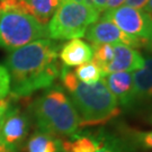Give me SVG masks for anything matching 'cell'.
<instances>
[{"instance_id":"19","label":"cell","mask_w":152,"mask_h":152,"mask_svg":"<svg viewBox=\"0 0 152 152\" xmlns=\"http://www.w3.org/2000/svg\"><path fill=\"white\" fill-rule=\"evenodd\" d=\"M114 58V45L112 44H100L92 46V62L100 68L103 71L104 77L106 69Z\"/></svg>"},{"instance_id":"2","label":"cell","mask_w":152,"mask_h":152,"mask_svg":"<svg viewBox=\"0 0 152 152\" xmlns=\"http://www.w3.org/2000/svg\"><path fill=\"white\" fill-rule=\"evenodd\" d=\"M60 77L80 116V127L104 125L121 114L118 102L109 91L104 78L96 83L87 85L79 81L68 66L61 69Z\"/></svg>"},{"instance_id":"4","label":"cell","mask_w":152,"mask_h":152,"mask_svg":"<svg viewBox=\"0 0 152 152\" xmlns=\"http://www.w3.org/2000/svg\"><path fill=\"white\" fill-rule=\"evenodd\" d=\"M100 12L92 4L75 0L61 1L48 25V34L52 39H75L85 36L88 28L99 19Z\"/></svg>"},{"instance_id":"10","label":"cell","mask_w":152,"mask_h":152,"mask_svg":"<svg viewBox=\"0 0 152 152\" xmlns=\"http://www.w3.org/2000/svg\"><path fill=\"white\" fill-rule=\"evenodd\" d=\"M106 86L114 95L118 105L125 108L132 107L133 98V78L132 72H114L105 78Z\"/></svg>"},{"instance_id":"27","label":"cell","mask_w":152,"mask_h":152,"mask_svg":"<svg viewBox=\"0 0 152 152\" xmlns=\"http://www.w3.org/2000/svg\"><path fill=\"white\" fill-rule=\"evenodd\" d=\"M0 152H8V151H7V150H6L5 148L2 147L1 144H0Z\"/></svg>"},{"instance_id":"17","label":"cell","mask_w":152,"mask_h":152,"mask_svg":"<svg viewBox=\"0 0 152 152\" xmlns=\"http://www.w3.org/2000/svg\"><path fill=\"white\" fill-rule=\"evenodd\" d=\"M75 75L79 81L87 83V85L96 83L104 78L103 71L92 61L78 65L75 70Z\"/></svg>"},{"instance_id":"25","label":"cell","mask_w":152,"mask_h":152,"mask_svg":"<svg viewBox=\"0 0 152 152\" xmlns=\"http://www.w3.org/2000/svg\"><path fill=\"white\" fill-rule=\"evenodd\" d=\"M94 6H95V8L97 9L99 12H102V11L105 10V6H106V1L107 0H91Z\"/></svg>"},{"instance_id":"14","label":"cell","mask_w":152,"mask_h":152,"mask_svg":"<svg viewBox=\"0 0 152 152\" xmlns=\"http://www.w3.org/2000/svg\"><path fill=\"white\" fill-rule=\"evenodd\" d=\"M27 5L28 15L35 18L39 24L44 26L49 25L61 0H25Z\"/></svg>"},{"instance_id":"13","label":"cell","mask_w":152,"mask_h":152,"mask_svg":"<svg viewBox=\"0 0 152 152\" xmlns=\"http://www.w3.org/2000/svg\"><path fill=\"white\" fill-rule=\"evenodd\" d=\"M100 144L99 132L77 133L68 140L61 141V152H96Z\"/></svg>"},{"instance_id":"6","label":"cell","mask_w":152,"mask_h":152,"mask_svg":"<svg viewBox=\"0 0 152 152\" xmlns=\"http://www.w3.org/2000/svg\"><path fill=\"white\" fill-rule=\"evenodd\" d=\"M114 23L122 32L132 37L139 48L150 49L152 42V16L143 9L123 5L105 11L104 16Z\"/></svg>"},{"instance_id":"7","label":"cell","mask_w":152,"mask_h":152,"mask_svg":"<svg viewBox=\"0 0 152 152\" xmlns=\"http://www.w3.org/2000/svg\"><path fill=\"white\" fill-rule=\"evenodd\" d=\"M29 125V115L12 103L0 127V144L8 152H18L27 139Z\"/></svg>"},{"instance_id":"3","label":"cell","mask_w":152,"mask_h":152,"mask_svg":"<svg viewBox=\"0 0 152 152\" xmlns=\"http://www.w3.org/2000/svg\"><path fill=\"white\" fill-rule=\"evenodd\" d=\"M38 131L55 137H71L78 133L80 116L60 86L50 87L31 105Z\"/></svg>"},{"instance_id":"11","label":"cell","mask_w":152,"mask_h":152,"mask_svg":"<svg viewBox=\"0 0 152 152\" xmlns=\"http://www.w3.org/2000/svg\"><path fill=\"white\" fill-rule=\"evenodd\" d=\"M133 98L132 107L152 99V56L144 59L143 68L132 72ZM131 107V108H132Z\"/></svg>"},{"instance_id":"28","label":"cell","mask_w":152,"mask_h":152,"mask_svg":"<svg viewBox=\"0 0 152 152\" xmlns=\"http://www.w3.org/2000/svg\"><path fill=\"white\" fill-rule=\"evenodd\" d=\"M149 122H150V124L152 125V114L149 116Z\"/></svg>"},{"instance_id":"30","label":"cell","mask_w":152,"mask_h":152,"mask_svg":"<svg viewBox=\"0 0 152 152\" xmlns=\"http://www.w3.org/2000/svg\"><path fill=\"white\" fill-rule=\"evenodd\" d=\"M61 1H64V0H61Z\"/></svg>"},{"instance_id":"21","label":"cell","mask_w":152,"mask_h":152,"mask_svg":"<svg viewBox=\"0 0 152 152\" xmlns=\"http://www.w3.org/2000/svg\"><path fill=\"white\" fill-rule=\"evenodd\" d=\"M10 92V77L5 65H0V99L5 98Z\"/></svg>"},{"instance_id":"1","label":"cell","mask_w":152,"mask_h":152,"mask_svg":"<svg viewBox=\"0 0 152 152\" xmlns=\"http://www.w3.org/2000/svg\"><path fill=\"white\" fill-rule=\"evenodd\" d=\"M59 50L60 45L54 41L43 38L11 51L5 61L10 77L11 97L26 98L52 87L61 72Z\"/></svg>"},{"instance_id":"20","label":"cell","mask_w":152,"mask_h":152,"mask_svg":"<svg viewBox=\"0 0 152 152\" xmlns=\"http://www.w3.org/2000/svg\"><path fill=\"white\" fill-rule=\"evenodd\" d=\"M9 11L28 15L27 5L25 0H0V12L4 14Z\"/></svg>"},{"instance_id":"26","label":"cell","mask_w":152,"mask_h":152,"mask_svg":"<svg viewBox=\"0 0 152 152\" xmlns=\"http://www.w3.org/2000/svg\"><path fill=\"white\" fill-rule=\"evenodd\" d=\"M143 10L147 11L150 16H152V0H149V1H148L147 6L144 7V9H143Z\"/></svg>"},{"instance_id":"18","label":"cell","mask_w":152,"mask_h":152,"mask_svg":"<svg viewBox=\"0 0 152 152\" xmlns=\"http://www.w3.org/2000/svg\"><path fill=\"white\" fill-rule=\"evenodd\" d=\"M125 140L134 149L152 151V131H125Z\"/></svg>"},{"instance_id":"5","label":"cell","mask_w":152,"mask_h":152,"mask_svg":"<svg viewBox=\"0 0 152 152\" xmlns=\"http://www.w3.org/2000/svg\"><path fill=\"white\" fill-rule=\"evenodd\" d=\"M45 37H49L48 26L29 15L9 11L0 17V48L6 51H15Z\"/></svg>"},{"instance_id":"12","label":"cell","mask_w":152,"mask_h":152,"mask_svg":"<svg viewBox=\"0 0 152 152\" xmlns=\"http://www.w3.org/2000/svg\"><path fill=\"white\" fill-rule=\"evenodd\" d=\"M59 56L65 66H78L91 61L92 48L81 39L75 38L60 48Z\"/></svg>"},{"instance_id":"15","label":"cell","mask_w":152,"mask_h":152,"mask_svg":"<svg viewBox=\"0 0 152 152\" xmlns=\"http://www.w3.org/2000/svg\"><path fill=\"white\" fill-rule=\"evenodd\" d=\"M61 141L59 137L37 130L28 140L27 152H61Z\"/></svg>"},{"instance_id":"29","label":"cell","mask_w":152,"mask_h":152,"mask_svg":"<svg viewBox=\"0 0 152 152\" xmlns=\"http://www.w3.org/2000/svg\"><path fill=\"white\" fill-rule=\"evenodd\" d=\"M150 49H151V50H152V42H151V46H150Z\"/></svg>"},{"instance_id":"8","label":"cell","mask_w":152,"mask_h":152,"mask_svg":"<svg viewBox=\"0 0 152 152\" xmlns=\"http://www.w3.org/2000/svg\"><path fill=\"white\" fill-rule=\"evenodd\" d=\"M85 36L94 45L100 44H122L132 49L139 48V44L129 35H126L115 25L112 20L102 17L99 22H96L88 28Z\"/></svg>"},{"instance_id":"16","label":"cell","mask_w":152,"mask_h":152,"mask_svg":"<svg viewBox=\"0 0 152 152\" xmlns=\"http://www.w3.org/2000/svg\"><path fill=\"white\" fill-rule=\"evenodd\" d=\"M100 144L96 152H137L124 137L99 131Z\"/></svg>"},{"instance_id":"24","label":"cell","mask_w":152,"mask_h":152,"mask_svg":"<svg viewBox=\"0 0 152 152\" xmlns=\"http://www.w3.org/2000/svg\"><path fill=\"white\" fill-rule=\"evenodd\" d=\"M125 4V0H107L106 1V6H105V10L104 11H108L116 9L121 6H123Z\"/></svg>"},{"instance_id":"22","label":"cell","mask_w":152,"mask_h":152,"mask_svg":"<svg viewBox=\"0 0 152 152\" xmlns=\"http://www.w3.org/2000/svg\"><path fill=\"white\" fill-rule=\"evenodd\" d=\"M12 103H14V98L11 96H9V97L7 96V97L0 99V127H1V124H2V121L5 118L6 113L9 110Z\"/></svg>"},{"instance_id":"23","label":"cell","mask_w":152,"mask_h":152,"mask_svg":"<svg viewBox=\"0 0 152 152\" xmlns=\"http://www.w3.org/2000/svg\"><path fill=\"white\" fill-rule=\"evenodd\" d=\"M149 0H125L124 5L136 8V9H144Z\"/></svg>"},{"instance_id":"9","label":"cell","mask_w":152,"mask_h":152,"mask_svg":"<svg viewBox=\"0 0 152 152\" xmlns=\"http://www.w3.org/2000/svg\"><path fill=\"white\" fill-rule=\"evenodd\" d=\"M144 58L136 50L122 44L114 45V58L106 69L105 76L114 72H134L143 68Z\"/></svg>"}]
</instances>
